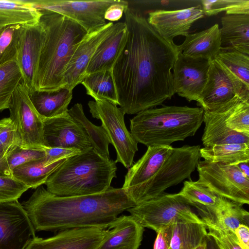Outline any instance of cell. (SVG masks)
I'll use <instances>...</instances> for the list:
<instances>
[{"label":"cell","mask_w":249,"mask_h":249,"mask_svg":"<svg viewBox=\"0 0 249 249\" xmlns=\"http://www.w3.org/2000/svg\"><path fill=\"white\" fill-rule=\"evenodd\" d=\"M206 247V240L195 249H205Z\"/></svg>","instance_id":"obj_52"},{"label":"cell","mask_w":249,"mask_h":249,"mask_svg":"<svg viewBox=\"0 0 249 249\" xmlns=\"http://www.w3.org/2000/svg\"><path fill=\"white\" fill-rule=\"evenodd\" d=\"M237 96L249 101V87L215 59L210 61L206 83L197 104L204 110H211Z\"/></svg>","instance_id":"obj_10"},{"label":"cell","mask_w":249,"mask_h":249,"mask_svg":"<svg viewBox=\"0 0 249 249\" xmlns=\"http://www.w3.org/2000/svg\"><path fill=\"white\" fill-rule=\"evenodd\" d=\"M11 122L10 117L4 118L0 120V131Z\"/></svg>","instance_id":"obj_51"},{"label":"cell","mask_w":249,"mask_h":249,"mask_svg":"<svg viewBox=\"0 0 249 249\" xmlns=\"http://www.w3.org/2000/svg\"><path fill=\"white\" fill-rule=\"evenodd\" d=\"M28 1L37 9L50 10L75 21L89 34L99 30L107 23L104 18L105 12L116 0Z\"/></svg>","instance_id":"obj_12"},{"label":"cell","mask_w":249,"mask_h":249,"mask_svg":"<svg viewBox=\"0 0 249 249\" xmlns=\"http://www.w3.org/2000/svg\"><path fill=\"white\" fill-rule=\"evenodd\" d=\"M40 16V10L28 0H0V27L34 24L39 21Z\"/></svg>","instance_id":"obj_29"},{"label":"cell","mask_w":249,"mask_h":249,"mask_svg":"<svg viewBox=\"0 0 249 249\" xmlns=\"http://www.w3.org/2000/svg\"><path fill=\"white\" fill-rule=\"evenodd\" d=\"M173 224L163 227L157 233L153 249H170Z\"/></svg>","instance_id":"obj_44"},{"label":"cell","mask_w":249,"mask_h":249,"mask_svg":"<svg viewBox=\"0 0 249 249\" xmlns=\"http://www.w3.org/2000/svg\"><path fill=\"white\" fill-rule=\"evenodd\" d=\"M128 7L126 0H116L106 11L104 18L105 20L111 21H117L123 16L124 10Z\"/></svg>","instance_id":"obj_45"},{"label":"cell","mask_w":249,"mask_h":249,"mask_svg":"<svg viewBox=\"0 0 249 249\" xmlns=\"http://www.w3.org/2000/svg\"><path fill=\"white\" fill-rule=\"evenodd\" d=\"M201 107L166 106L142 111L130 120V133L147 147L170 146L193 136L203 123Z\"/></svg>","instance_id":"obj_5"},{"label":"cell","mask_w":249,"mask_h":249,"mask_svg":"<svg viewBox=\"0 0 249 249\" xmlns=\"http://www.w3.org/2000/svg\"><path fill=\"white\" fill-rule=\"evenodd\" d=\"M227 126L231 130L249 136V101L241 100L227 117Z\"/></svg>","instance_id":"obj_40"},{"label":"cell","mask_w":249,"mask_h":249,"mask_svg":"<svg viewBox=\"0 0 249 249\" xmlns=\"http://www.w3.org/2000/svg\"><path fill=\"white\" fill-rule=\"evenodd\" d=\"M88 106L92 116L101 121V126L116 150L115 162L130 168L138 150V142L125 126V114L116 105L105 100L90 101Z\"/></svg>","instance_id":"obj_8"},{"label":"cell","mask_w":249,"mask_h":249,"mask_svg":"<svg viewBox=\"0 0 249 249\" xmlns=\"http://www.w3.org/2000/svg\"><path fill=\"white\" fill-rule=\"evenodd\" d=\"M107 231L98 228L63 230L46 239L36 237L26 249H98Z\"/></svg>","instance_id":"obj_18"},{"label":"cell","mask_w":249,"mask_h":249,"mask_svg":"<svg viewBox=\"0 0 249 249\" xmlns=\"http://www.w3.org/2000/svg\"><path fill=\"white\" fill-rule=\"evenodd\" d=\"M210 61L183 55L181 52L174 65L175 93L188 101L197 102L206 83Z\"/></svg>","instance_id":"obj_15"},{"label":"cell","mask_w":249,"mask_h":249,"mask_svg":"<svg viewBox=\"0 0 249 249\" xmlns=\"http://www.w3.org/2000/svg\"><path fill=\"white\" fill-rule=\"evenodd\" d=\"M198 181L216 195L243 204H249V179L236 165L199 160Z\"/></svg>","instance_id":"obj_9"},{"label":"cell","mask_w":249,"mask_h":249,"mask_svg":"<svg viewBox=\"0 0 249 249\" xmlns=\"http://www.w3.org/2000/svg\"><path fill=\"white\" fill-rule=\"evenodd\" d=\"M112 22H107L99 30L88 34L75 50L66 69L65 87L72 90L86 75L88 66L97 47L112 31Z\"/></svg>","instance_id":"obj_20"},{"label":"cell","mask_w":249,"mask_h":249,"mask_svg":"<svg viewBox=\"0 0 249 249\" xmlns=\"http://www.w3.org/2000/svg\"><path fill=\"white\" fill-rule=\"evenodd\" d=\"M43 139L47 148H75L82 152L92 148L85 132L68 111L43 119Z\"/></svg>","instance_id":"obj_16"},{"label":"cell","mask_w":249,"mask_h":249,"mask_svg":"<svg viewBox=\"0 0 249 249\" xmlns=\"http://www.w3.org/2000/svg\"><path fill=\"white\" fill-rule=\"evenodd\" d=\"M200 218H204L218 224L235 233V230L242 224L249 226V213L243 205L219 196L217 204L213 207H205L193 204Z\"/></svg>","instance_id":"obj_24"},{"label":"cell","mask_w":249,"mask_h":249,"mask_svg":"<svg viewBox=\"0 0 249 249\" xmlns=\"http://www.w3.org/2000/svg\"><path fill=\"white\" fill-rule=\"evenodd\" d=\"M178 194L191 206L197 204L205 207H213L217 204L219 197L198 180L185 181L183 187Z\"/></svg>","instance_id":"obj_36"},{"label":"cell","mask_w":249,"mask_h":249,"mask_svg":"<svg viewBox=\"0 0 249 249\" xmlns=\"http://www.w3.org/2000/svg\"><path fill=\"white\" fill-rule=\"evenodd\" d=\"M200 218L208 230L207 235L213 239L218 249H242L234 232L209 219Z\"/></svg>","instance_id":"obj_39"},{"label":"cell","mask_w":249,"mask_h":249,"mask_svg":"<svg viewBox=\"0 0 249 249\" xmlns=\"http://www.w3.org/2000/svg\"><path fill=\"white\" fill-rule=\"evenodd\" d=\"M127 34L124 22L114 24L111 33L97 47L88 66L86 75L112 70L124 47Z\"/></svg>","instance_id":"obj_22"},{"label":"cell","mask_w":249,"mask_h":249,"mask_svg":"<svg viewBox=\"0 0 249 249\" xmlns=\"http://www.w3.org/2000/svg\"><path fill=\"white\" fill-rule=\"evenodd\" d=\"M0 176L12 177V171L10 170L6 158L4 157L0 152Z\"/></svg>","instance_id":"obj_48"},{"label":"cell","mask_w":249,"mask_h":249,"mask_svg":"<svg viewBox=\"0 0 249 249\" xmlns=\"http://www.w3.org/2000/svg\"><path fill=\"white\" fill-rule=\"evenodd\" d=\"M81 84L85 88L87 94L94 100H105L118 105L117 94L112 70L87 74Z\"/></svg>","instance_id":"obj_32"},{"label":"cell","mask_w":249,"mask_h":249,"mask_svg":"<svg viewBox=\"0 0 249 249\" xmlns=\"http://www.w3.org/2000/svg\"><path fill=\"white\" fill-rule=\"evenodd\" d=\"M181 53L186 56L211 61L221 51V36L218 24L203 31L188 34L183 43L178 45Z\"/></svg>","instance_id":"obj_25"},{"label":"cell","mask_w":249,"mask_h":249,"mask_svg":"<svg viewBox=\"0 0 249 249\" xmlns=\"http://www.w3.org/2000/svg\"><path fill=\"white\" fill-rule=\"evenodd\" d=\"M127 211L143 227L151 229L157 233L163 227L176 222H203L189 203L178 193H162Z\"/></svg>","instance_id":"obj_7"},{"label":"cell","mask_w":249,"mask_h":249,"mask_svg":"<svg viewBox=\"0 0 249 249\" xmlns=\"http://www.w3.org/2000/svg\"><path fill=\"white\" fill-rule=\"evenodd\" d=\"M242 173L249 179V166L248 162H241L236 165Z\"/></svg>","instance_id":"obj_49"},{"label":"cell","mask_w":249,"mask_h":249,"mask_svg":"<svg viewBox=\"0 0 249 249\" xmlns=\"http://www.w3.org/2000/svg\"><path fill=\"white\" fill-rule=\"evenodd\" d=\"M21 80L16 60L0 66V111L9 108L12 96Z\"/></svg>","instance_id":"obj_34"},{"label":"cell","mask_w":249,"mask_h":249,"mask_svg":"<svg viewBox=\"0 0 249 249\" xmlns=\"http://www.w3.org/2000/svg\"><path fill=\"white\" fill-rule=\"evenodd\" d=\"M200 146L173 148L156 174L129 196L136 205L157 197L169 187L189 178L200 160Z\"/></svg>","instance_id":"obj_6"},{"label":"cell","mask_w":249,"mask_h":249,"mask_svg":"<svg viewBox=\"0 0 249 249\" xmlns=\"http://www.w3.org/2000/svg\"><path fill=\"white\" fill-rule=\"evenodd\" d=\"M45 150L46 152V159L49 162L62 158H69L82 152L79 150L75 148L45 147Z\"/></svg>","instance_id":"obj_46"},{"label":"cell","mask_w":249,"mask_h":249,"mask_svg":"<svg viewBox=\"0 0 249 249\" xmlns=\"http://www.w3.org/2000/svg\"><path fill=\"white\" fill-rule=\"evenodd\" d=\"M201 4L204 16H215L224 11L226 15H249V0H204Z\"/></svg>","instance_id":"obj_38"},{"label":"cell","mask_w":249,"mask_h":249,"mask_svg":"<svg viewBox=\"0 0 249 249\" xmlns=\"http://www.w3.org/2000/svg\"><path fill=\"white\" fill-rule=\"evenodd\" d=\"M173 148L171 145L147 147L145 154L128 168L125 176L122 188L128 196L156 174Z\"/></svg>","instance_id":"obj_21"},{"label":"cell","mask_w":249,"mask_h":249,"mask_svg":"<svg viewBox=\"0 0 249 249\" xmlns=\"http://www.w3.org/2000/svg\"><path fill=\"white\" fill-rule=\"evenodd\" d=\"M35 231L108 229L119 215L136 205L122 188L92 195L61 196L41 185L22 203Z\"/></svg>","instance_id":"obj_2"},{"label":"cell","mask_w":249,"mask_h":249,"mask_svg":"<svg viewBox=\"0 0 249 249\" xmlns=\"http://www.w3.org/2000/svg\"><path fill=\"white\" fill-rule=\"evenodd\" d=\"M22 25L0 27V66L16 60Z\"/></svg>","instance_id":"obj_37"},{"label":"cell","mask_w":249,"mask_h":249,"mask_svg":"<svg viewBox=\"0 0 249 249\" xmlns=\"http://www.w3.org/2000/svg\"><path fill=\"white\" fill-rule=\"evenodd\" d=\"M68 113L83 129L92 148L105 158L110 159L108 151L110 142L104 128L94 125L87 119L81 104H75L68 110Z\"/></svg>","instance_id":"obj_33"},{"label":"cell","mask_w":249,"mask_h":249,"mask_svg":"<svg viewBox=\"0 0 249 249\" xmlns=\"http://www.w3.org/2000/svg\"><path fill=\"white\" fill-rule=\"evenodd\" d=\"M144 228L131 215L118 216L108 228L98 249H138Z\"/></svg>","instance_id":"obj_23"},{"label":"cell","mask_w":249,"mask_h":249,"mask_svg":"<svg viewBox=\"0 0 249 249\" xmlns=\"http://www.w3.org/2000/svg\"><path fill=\"white\" fill-rule=\"evenodd\" d=\"M29 189L12 177L0 176V202L18 200Z\"/></svg>","instance_id":"obj_42"},{"label":"cell","mask_w":249,"mask_h":249,"mask_svg":"<svg viewBox=\"0 0 249 249\" xmlns=\"http://www.w3.org/2000/svg\"><path fill=\"white\" fill-rule=\"evenodd\" d=\"M36 109L43 119L63 115L68 111L72 90L65 87L49 91H35L29 94Z\"/></svg>","instance_id":"obj_27"},{"label":"cell","mask_w":249,"mask_h":249,"mask_svg":"<svg viewBox=\"0 0 249 249\" xmlns=\"http://www.w3.org/2000/svg\"><path fill=\"white\" fill-rule=\"evenodd\" d=\"M220 28L221 50L249 55V15H226Z\"/></svg>","instance_id":"obj_26"},{"label":"cell","mask_w":249,"mask_h":249,"mask_svg":"<svg viewBox=\"0 0 249 249\" xmlns=\"http://www.w3.org/2000/svg\"><path fill=\"white\" fill-rule=\"evenodd\" d=\"M235 235L242 249H249V228L242 224L235 231Z\"/></svg>","instance_id":"obj_47"},{"label":"cell","mask_w":249,"mask_h":249,"mask_svg":"<svg viewBox=\"0 0 249 249\" xmlns=\"http://www.w3.org/2000/svg\"><path fill=\"white\" fill-rule=\"evenodd\" d=\"M46 32L37 64L36 91H49L65 86L64 73L77 46L88 34L75 21L53 11L38 9Z\"/></svg>","instance_id":"obj_3"},{"label":"cell","mask_w":249,"mask_h":249,"mask_svg":"<svg viewBox=\"0 0 249 249\" xmlns=\"http://www.w3.org/2000/svg\"><path fill=\"white\" fill-rule=\"evenodd\" d=\"M206 247L205 249H218L213 239L207 235L206 238Z\"/></svg>","instance_id":"obj_50"},{"label":"cell","mask_w":249,"mask_h":249,"mask_svg":"<svg viewBox=\"0 0 249 249\" xmlns=\"http://www.w3.org/2000/svg\"><path fill=\"white\" fill-rule=\"evenodd\" d=\"M128 34L112 69L118 105L135 114L162 105L175 94L171 70L180 51L161 37L139 11L124 10Z\"/></svg>","instance_id":"obj_1"},{"label":"cell","mask_w":249,"mask_h":249,"mask_svg":"<svg viewBox=\"0 0 249 249\" xmlns=\"http://www.w3.org/2000/svg\"><path fill=\"white\" fill-rule=\"evenodd\" d=\"M215 59L249 87V56L236 51L221 50Z\"/></svg>","instance_id":"obj_35"},{"label":"cell","mask_w":249,"mask_h":249,"mask_svg":"<svg viewBox=\"0 0 249 249\" xmlns=\"http://www.w3.org/2000/svg\"><path fill=\"white\" fill-rule=\"evenodd\" d=\"M46 32L40 21L22 26L16 61L21 73V82L29 94L35 92V80Z\"/></svg>","instance_id":"obj_14"},{"label":"cell","mask_w":249,"mask_h":249,"mask_svg":"<svg viewBox=\"0 0 249 249\" xmlns=\"http://www.w3.org/2000/svg\"><path fill=\"white\" fill-rule=\"evenodd\" d=\"M46 156L44 148H27L20 145L15 147L7 155L9 167L12 170L24 163L43 159Z\"/></svg>","instance_id":"obj_41"},{"label":"cell","mask_w":249,"mask_h":249,"mask_svg":"<svg viewBox=\"0 0 249 249\" xmlns=\"http://www.w3.org/2000/svg\"><path fill=\"white\" fill-rule=\"evenodd\" d=\"M200 157L214 163L236 165L249 162V144L230 143L204 147L199 150Z\"/></svg>","instance_id":"obj_30"},{"label":"cell","mask_w":249,"mask_h":249,"mask_svg":"<svg viewBox=\"0 0 249 249\" xmlns=\"http://www.w3.org/2000/svg\"><path fill=\"white\" fill-rule=\"evenodd\" d=\"M207 235V229L203 222L175 223L170 249H195L205 240Z\"/></svg>","instance_id":"obj_31"},{"label":"cell","mask_w":249,"mask_h":249,"mask_svg":"<svg viewBox=\"0 0 249 249\" xmlns=\"http://www.w3.org/2000/svg\"><path fill=\"white\" fill-rule=\"evenodd\" d=\"M116 163L92 148L68 158L48 178L47 190L58 196L92 195L109 189Z\"/></svg>","instance_id":"obj_4"},{"label":"cell","mask_w":249,"mask_h":249,"mask_svg":"<svg viewBox=\"0 0 249 249\" xmlns=\"http://www.w3.org/2000/svg\"><path fill=\"white\" fill-rule=\"evenodd\" d=\"M20 145V141L16 127L11 122L0 131V152L5 158L16 146Z\"/></svg>","instance_id":"obj_43"},{"label":"cell","mask_w":249,"mask_h":249,"mask_svg":"<svg viewBox=\"0 0 249 249\" xmlns=\"http://www.w3.org/2000/svg\"><path fill=\"white\" fill-rule=\"evenodd\" d=\"M35 228L18 200L0 202V249H26Z\"/></svg>","instance_id":"obj_13"},{"label":"cell","mask_w":249,"mask_h":249,"mask_svg":"<svg viewBox=\"0 0 249 249\" xmlns=\"http://www.w3.org/2000/svg\"><path fill=\"white\" fill-rule=\"evenodd\" d=\"M68 158H62L49 162L45 157L24 163L12 170V177L25 184L29 189H36L45 184L49 177Z\"/></svg>","instance_id":"obj_28"},{"label":"cell","mask_w":249,"mask_h":249,"mask_svg":"<svg viewBox=\"0 0 249 249\" xmlns=\"http://www.w3.org/2000/svg\"><path fill=\"white\" fill-rule=\"evenodd\" d=\"M10 118L15 124L20 146L27 148H44L43 119L34 107L27 88L21 82L14 91L10 102Z\"/></svg>","instance_id":"obj_11"},{"label":"cell","mask_w":249,"mask_h":249,"mask_svg":"<svg viewBox=\"0 0 249 249\" xmlns=\"http://www.w3.org/2000/svg\"><path fill=\"white\" fill-rule=\"evenodd\" d=\"M201 5L175 10H157L148 13L149 24L163 38L173 41L178 36H186L193 23L203 18Z\"/></svg>","instance_id":"obj_19"},{"label":"cell","mask_w":249,"mask_h":249,"mask_svg":"<svg viewBox=\"0 0 249 249\" xmlns=\"http://www.w3.org/2000/svg\"><path fill=\"white\" fill-rule=\"evenodd\" d=\"M241 100H244L237 96L215 108L204 110L203 122L205 127L202 141L204 147L230 143L249 144V136L231 130L226 122L229 114Z\"/></svg>","instance_id":"obj_17"}]
</instances>
